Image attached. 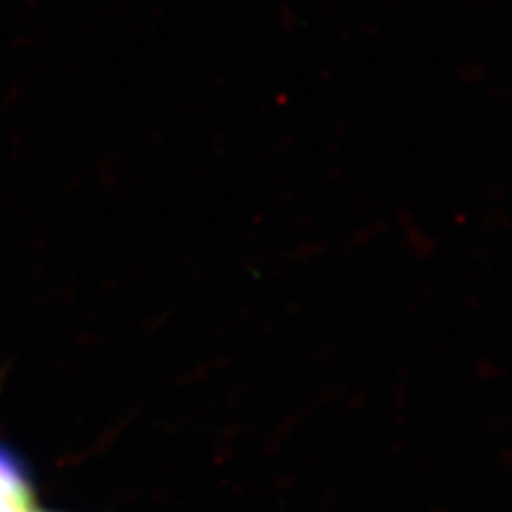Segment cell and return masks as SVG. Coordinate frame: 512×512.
<instances>
[{
  "mask_svg": "<svg viewBox=\"0 0 512 512\" xmlns=\"http://www.w3.org/2000/svg\"><path fill=\"white\" fill-rule=\"evenodd\" d=\"M35 497L25 473L0 448V512H35Z\"/></svg>",
  "mask_w": 512,
  "mask_h": 512,
  "instance_id": "1",
  "label": "cell"
},
{
  "mask_svg": "<svg viewBox=\"0 0 512 512\" xmlns=\"http://www.w3.org/2000/svg\"><path fill=\"white\" fill-rule=\"evenodd\" d=\"M35 512H40V511H35ZM42 512H44V511H42Z\"/></svg>",
  "mask_w": 512,
  "mask_h": 512,
  "instance_id": "2",
  "label": "cell"
}]
</instances>
